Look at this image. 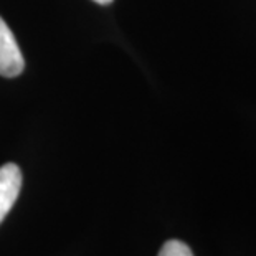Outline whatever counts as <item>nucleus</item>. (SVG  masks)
Segmentation results:
<instances>
[{"label": "nucleus", "mask_w": 256, "mask_h": 256, "mask_svg": "<svg viewBox=\"0 0 256 256\" xmlns=\"http://www.w3.org/2000/svg\"><path fill=\"white\" fill-rule=\"evenodd\" d=\"M25 68V60L12 30L0 17V74L5 78H15Z\"/></svg>", "instance_id": "1"}, {"label": "nucleus", "mask_w": 256, "mask_h": 256, "mask_svg": "<svg viewBox=\"0 0 256 256\" xmlns=\"http://www.w3.org/2000/svg\"><path fill=\"white\" fill-rule=\"evenodd\" d=\"M22 188V172L17 164L0 167V223L12 210Z\"/></svg>", "instance_id": "2"}, {"label": "nucleus", "mask_w": 256, "mask_h": 256, "mask_svg": "<svg viewBox=\"0 0 256 256\" xmlns=\"http://www.w3.org/2000/svg\"><path fill=\"white\" fill-rule=\"evenodd\" d=\"M92 2H96V4H100V5H110L112 0H92Z\"/></svg>", "instance_id": "4"}, {"label": "nucleus", "mask_w": 256, "mask_h": 256, "mask_svg": "<svg viewBox=\"0 0 256 256\" xmlns=\"http://www.w3.org/2000/svg\"><path fill=\"white\" fill-rule=\"evenodd\" d=\"M159 256H194L188 244H185L180 240H168L160 248Z\"/></svg>", "instance_id": "3"}]
</instances>
